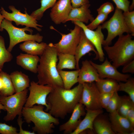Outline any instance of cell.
I'll list each match as a JSON object with an SVG mask.
<instances>
[{
  "label": "cell",
  "instance_id": "f1b7e54d",
  "mask_svg": "<svg viewBox=\"0 0 134 134\" xmlns=\"http://www.w3.org/2000/svg\"><path fill=\"white\" fill-rule=\"evenodd\" d=\"M57 0H40L41 6L33 11L31 15L37 20L41 19L44 12L49 8L52 7Z\"/></svg>",
  "mask_w": 134,
  "mask_h": 134
},
{
  "label": "cell",
  "instance_id": "7dc6e473",
  "mask_svg": "<svg viewBox=\"0 0 134 134\" xmlns=\"http://www.w3.org/2000/svg\"><path fill=\"white\" fill-rule=\"evenodd\" d=\"M2 110H5V109L4 106L0 102V113H1Z\"/></svg>",
  "mask_w": 134,
  "mask_h": 134
},
{
  "label": "cell",
  "instance_id": "603a6c76",
  "mask_svg": "<svg viewBox=\"0 0 134 134\" xmlns=\"http://www.w3.org/2000/svg\"><path fill=\"white\" fill-rule=\"evenodd\" d=\"M47 44L44 42H38L34 40L26 41L19 45V48L27 54L41 56L44 51Z\"/></svg>",
  "mask_w": 134,
  "mask_h": 134
},
{
  "label": "cell",
  "instance_id": "484cf974",
  "mask_svg": "<svg viewBox=\"0 0 134 134\" xmlns=\"http://www.w3.org/2000/svg\"><path fill=\"white\" fill-rule=\"evenodd\" d=\"M58 57L59 62L57 67L58 70L65 68L76 69V62L74 55L58 53Z\"/></svg>",
  "mask_w": 134,
  "mask_h": 134
},
{
  "label": "cell",
  "instance_id": "f35d334b",
  "mask_svg": "<svg viewBox=\"0 0 134 134\" xmlns=\"http://www.w3.org/2000/svg\"><path fill=\"white\" fill-rule=\"evenodd\" d=\"M114 92L100 93V101L102 108L106 109L109 101Z\"/></svg>",
  "mask_w": 134,
  "mask_h": 134
},
{
  "label": "cell",
  "instance_id": "8992f818",
  "mask_svg": "<svg viewBox=\"0 0 134 134\" xmlns=\"http://www.w3.org/2000/svg\"><path fill=\"white\" fill-rule=\"evenodd\" d=\"M28 89L8 96H0V102L4 106L7 114L3 119L12 121L18 115L22 116V111L28 97Z\"/></svg>",
  "mask_w": 134,
  "mask_h": 134
},
{
  "label": "cell",
  "instance_id": "30bf717a",
  "mask_svg": "<svg viewBox=\"0 0 134 134\" xmlns=\"http://www.w3.org/2000/svg\"><path fill=\"white\" fill-rule=\"evenodd\" d=\"M9 8L12 12L9 13L3 8L1 7L0 12L4 19L10 21H13L17 26L21 25L29 27L34 28L40 32L41 29L39 27L43 26L37 24V20L31 15L28 14L25 9V13H21L20 10L16 9L13 6H9Z\"/></svg>",
  "mask_w": 134,
  "mask_h": 134
},
{
  "label": "cell",
  "instance_id": "d6986e66",
  "mask_svg": "<svg viewBox=\"0 0 134 134\" xmlns=\"http://www.w3.org/2000/svg\"><path fill=\"white\" fill-rule=\"evenodd\" d=\"M90 6V4L88 3L78 7H72L65 23L71 21H78L87 24L89 21H92L94 18L91 14L89 8Z\"/></svg>",
  "mask_w": 134,
  "mask_h": 134
},
{
  "label": "cell",
  "instance_id": "8fae6325",
  "mask_svg": "<svg viewBox=\"0 0 134 134\" xmlns=\"http://www.w3.org/2000/svg\"><path fill=\"white\" fill-rule=\"evenodd\" d=\"M83 90L79 102L85 109L95 110L102 109L100 101V93L95 82L82 84Z\"/></svg>",
  "mask_w": 134,
  "mask_h": 134
},
{
  "label": "cell",
  "instance_id": "c3c4849f",
  "mask_svg": "<svg viewBox=\"0 0 134 134\" xmlns=\"http://www.w3.org/2000/svg\"><path fill=\"white\" fill-rule=\"evenodd\" d=\"M2 71L1 69L0 68V72Z\"/></svg>",
  "mask_w": 134,
  "mask_h": 134
},
{
  "label": "cell",
  "instance_id": "2e32d148",
  "mask_svg": "<svg viewBox=\"0 0 134 134\" xmlns=\"http://www.w3.org/2000/svg\"><path fill=\"white\" fill-rule=\"evenodd\" d=\"M84 107L81 103H78L71 113L69 119L59 126V131H63L65 134H71L76 129L81 121V117L86 114Z\"/></svg>",
  "mask_w": 134,
  "mask_h": 134
},
{
  "label": "cell",
  "instance_id": "277c9868",
  "mask_svg": "<svg viewBox=\"0 0 134 134\" xmlns=\"http://www.w3.org/2000/svg\"><path fill=\"white\" fill-rule=\"evenodd\" d=\"M119 36L114 45L104 46L103 49L112 64L117 68L134 59V40L131 34Z\"/></svg>",
  "mask_w": 134,
  "mask_h": 134
},
{
  "label": "cell",
  "instance_id": "74e56055",
  "mask_svg": "<svg viewBox=\"0 0 134 134\" xmlns=\"http://www.w3.org/2000/svg\"><path fill=\"white\" fill-rule=\"evenodd\" d=\"M115 4L116 8L123 12L129 11L130 1L128 0H112Z\"/></svg>",
  "mask_w": 134,
  "mask_h": 134
},
{
  "label": "cell",
  "instance_id": "60d3db41",
  "mask_svg": "<svg viewBox=\"0 0 134 134\" xmlns=\"http://www.w3.org/2000/svg\"><path fill=\"white\" fill-rule=\"evenodd\" d=\"M122 72L123 73H134V60L129 62L123 66Z\"/></svg>",
  "mask_w": 134,
  "mask_h": 134
},
{
  "label": "cell",
  "instance_id": "4316f807",
  "mask_svg": "<svg viewBox=\"0 0 134 134\" xmlns=\"http://www.w3.org/2000/svg\"><path fill=\"white\" fill-rule=\"evenodd\" d=\"M95 83L100 93L118 91L119 83L114 79L108 78H101Z\"/></svg>",
  "mask_w": 134,
  "mask_h": 134
},
{
  "label": "cell",
  "instance_id": "7bdbcfd3",
  "mask_svg": "<svg viewBox=\"0 0 134 134\" xmlns=\"http://www.w3.org/2000/svg\"><path fill=\"white\" fill-rule=\"evenodd\" d=\"M72 7L76 8L89 3V0H70Z\"/></svg>",
  "mask_w": 134,
  "mask_h": 134
},
{
  "label": "cell",
  "instance_id": "8d00e7d4",
  "mask_svg": "<svg viewBox=\"0 0 134 134\" xmlns=\"http://www.w3.org/2000/svg\"><path fill=\"white\" fill-rule=\"evenodd\" d=\"M114 10V7L111 3L107 2L102 5L97 9L99 13H102L108 15Z\"/></svg>",
  "mask_w": 134,
  "mask_h": 134
},
{
  "label": "cell",
  "instance_id": "e575fe53",
  "mask_svg": "<svg viewBox=\"0 0 134 134\" xmlns=\"http://www.w3.org/2000/svg\"><path fill=\"white\" fill-rule=\"evenodd\" d=\"M108 15L99 13L95 18L86 26L88 29L92 30L96 29L101 24L103 23L107 19L108 17Z\"/></svg>",
  "mask_w": 134,
  "mask_h": 134
},
{
  "label": "cell",
  "instance_id": "ffe728a7",
  "mask_svg": "<svg viewBox=\"0 0 134 134\" xmlns=\"http://www.w3.org/2000/svg\"><path fill=\"white\" fill-rule=\"evenodd\" d=\"M85 116L81 120L76 129L71 134H79L87 129L94 131L93 123L96 118L103 112L102 109L92 110L85 109Z\"/></svg>",
  "mask_w": 134,
  "mask_h": 134
},
{
  "label": "cell",
  "instance_id": "1f68e13d",
  "mask_svg": "<svg viewBox=\"0 0 134 134\" xmlns=\"http://www.w3.org/2000/svg\"><path fill=\"white\" fill-rule=\"evenodd\" d=\"M132 102L129 96H120L117 112L121 115L126 118L127 111Z\"/></svg>",
  "mask_w": 134,
  "mask_h": 134
},
{
  "label": "cell",
  "instance_id": "83f0119b",
  "mask_svg": "<svg viewBox=\"0 0 134 134\" xmlns=\"http://www.w3.org/2000/svg\"><path fill=\"white\" fill-rule=\"evenodd\" d=\"M0 77L3 83V88L0 90V96H6L14 94L15 91L9 75L1 71L0 72Z\"/></svg>",
  "mask_w": 134,
  "mask_h": 134
},
{
  "label": "cell",
  "instance_id": "f546056e",
  "mask_svg": "<svg viewBox=\"0 0 134 134\" xmlns=\"http://www.w3.org/2000/svg\"><path fill=\"white\" fill-rule=\"evenodd\" d=\"M13 58L10 52L6 48L3 38L0 35V68L2 69L4 63L11 61Z\"/></svg>",
  "mask_w": 134,
  "mask_h": 134
},
{
  "label": "cell",
  "instance_id": "3957f363",
  "mask_svg": "<svg viewBox=\"0 0 134 134\" xmlns=\"http://www.w3.org/2000/svg\"><path fill=\"white\" fill-rule=\"evenodd\" d=\"M44 106L34 105L31 107H24L22 116L28 124L33 122V131L38 134H51L54 132V125L60 124L59 119L44 111Z\"/></svg>",
  "mask_w": 134,
  "mask_h": 134
},
{
  "label": "cell",
  "instance_id": "5bb4252c",
  "mask_svg": "<svg viewBox=\"0 0 134 134\" xmlns=\"http://www.w3.org/2000/svg\"><path fill=\"white\" fill-rule=\"evenodd\" d=\"M72 7L70 0H59L51 10L52 20L56 24L65 23Z\"/></svg>",
  "mask_w": 134,
  "mask_h": 134
},
{
  "label": "cell",
  "instance_id": "9c48e42d",
  "mask_svg": "<svg viewBox=\"0 0 134 134\" xmlns=\"http://www.w3.org/2000/svg\"><path fill=\"white\" fill-rule=\"evenodd\" d=\"M82 29L75 24L73 30L67 34L60 33L61 39L58 43L54 44L58 53L74 55L76 47L79 42Z\"/></svg>",
  "mask_w": 134,
  "mask_h": 134
},
{
  "label": "cell",
  "instance_id": "7402d4cb",
  "mask_svg": "<svg viewBox=\"0 0 134 134\" xmlns=\"http://www.w3.org/2000/svg\"><path fill=\"white\" fill-rule=\"evenodd\" d=\"M15 93L22 92L29 87L30 80L28 76L21 71H16L9 75Z\"/></svg>",
  "mask_w": 134,
  "mask_h": 134
},
{
  "label": "cell",
  "instance_id": "6da1fadb",
  "mask_svg": "<svg viewBox=\"0 0 134 134\" xmlns=\"http://www.w3.org/2000/svg\"><path fill=\"white\" fill-rule=\"evenodd\" d=\"M83 88L82 84H80L70 89L62 87L52 88L46 99L47 111L56 118L64 119L79 102Z\"/></svg>",
  "mask_w": 134,
  "mask_h": 134
},
{
  "label": "cell",
  "instance_id": "836d02e7",
  "mask_svg": "<svg viewBox=\"0 0 134 134\" xmlns=\"http://www.w3.org/2000/svg\"><path fill=\"white\" fill-rule=\"evenodd\" d=\"M117 91H115L111 98L107 106L106 109L109 113H111L116 111L120 99L119 96Z\"/></svg>",
  "mask_w": 134,
  "mask_h": 134
},
{
  "label": "cell",
  "instance_id": "4fadbf2b",
  "mask_svg": "<svg viewBox=\"0 0 134 134\" xmlns=\"http://www.w3.org/2000/svg\"><path fill=\"white\" fill-rule=\"evenodd\" d=\"M72 22L81 28L86 37L94 46L98 53V59L100 62H103L105 57L102 46L104 39L101 25L99 26L96 30L94 31L88 29L82 22L78 21H74Z\"/></svg>",
  "mask_w": 134,
  "mask_h": 134
},
{
  "label": "cell",
  "instance_id": "4dcf8cb0",
  "mask_svg": "<svg viewBox=\"0 0 134 134\" xmlns=\"http://www.w3.org/2000/svg\"><path fill=\"white\" fill-rule=\"evenodd\" d=\"M125 83H119L118 91H122L127 93L131 100L134 102V79L131 77Z\"/></svg>",
  "mask_w": 134,
  "mask_h": 134
},
{
  "label": "cell",
  "instance_id": "ac0fdd59",
  "mask_svg": "<svg viewBox=\"0 0 134 134\" xmlns=\"http://www.w3.org/2000/svg\"><path fill=\"white\" fill-rule=\"evenodd\" d=\"M78 76V84L96 82L100 80L101 78L98 73L89 61L86 60L83 61Z\"/></svg>",
  "mask_w": 134,
  "mask_h": 134
},
{
  "label": "cell",
  "instance_id": "d4e9b609",
  "mask_svg": "<svg viewBox=\"0 0 134 134\" xmlns=\"http://www.w3.org/2000/svg\"><path fill=\"white\" fill-rule=\"evenodd\" d=\"M79 69L72 71L58 70L62 80L64 87L70 89L78 82V78Z\"/></svg>",
  "mask_w": 134,
  "mask_h": 134
},
{
  "label": "cell",
  "instance_id": "5b68a950",
  "mask_svg": "<svg viewBox=\"0 0 134 134\" xmlns=\"http://www.w3.org/2000/svg\"><path fill=\"white\" fill-rule=\"evenodd\" d=\"M3 29L7 32L10 38L9 45L7 50L11 52L14 47L17 44L29 40H34L40 43L42 41L43 36L39 33L32 34L33 30L26 26L19 28L14 26L12 21L4 19L1 25V31Z\"/></svg>",
  "mask_w": 134,
  "mask_h": 134
},
{
  "label": "cell",
  "instance_id": "7a4b0ae2",
  "mask_svg": "<svg viewBox=\"0 0 134 134\" xmlns=\"http://www.w3.org/2000/svg\"><path fill=\"white\" fill-rule=\"evenodd\" d=\"M58 52L54 44H47L40 56L37 66V77L39 84L48 85L52 88L64 87L63 82L57 70Z\"/></svg>",
  "mask_w": 134,
  "mask_h": 134
},
{
  "label": "cell",
  "instance_id": "cb8c5ba5",
  "mask_svg": "<svg viewBox=\"0 0 134 134\" xmlns=\"http://www.w3.org/2000/svg\"><path fill=\"white\" fill-rule=\"evenodd\" d=\"M102 114L98 115L94 121V131L98 134H115L109 119Z\"/></svg>",
  "mask_w": 134,
  "mask_h": 134
},
{
  "label": "cell",
  "instance_id": "b9f144b4",
  "mask_svg": "<svg viewBox=\"0 0 134 134\" xmlns=\"http://www.w3.org/2000/svg\"><path fill=\"white\" fill-rule=\"evenodd\" d=\"M22 116H18L17 122L18 125L19 127V132L18 134H34L35 133L34 132H31L28 131L23 130L22 128V125L24 122L22 121Z\"/></svg>",
  "mask_w": 134,
  "mask_h": 134
},
{
  "label": "cell",
  "instance_id": "d6a6232c",
  "mask_svg": "<svg viewBox=\"0 0 134 134\" xmlns=\"http://www.w3.org/2000/svg\"><path fill=\"white\" fill-rule=\"evenodd\" d=\"M123 15L125 24L130 34L134 35V11L123 12Z\"/></svg>",
  "mask_w": 134,
  "mask_h": 134
},
{
  "label": "cell",
  "instance_id": "f6af8a7d",
  "mask_svg": "<svg viewBox=\"0 0 134 134\" xmlns=\"http://www.w3.org/2000/svg\"><path fill=\"white\" fill-rule=\"evenodd\" d=\"M134 8V0H132L131 4L130 5L129 10L130 11L133 10Z\"/></svg>",
  "mask_w": 134,
  "mask_h": 134
},
{
  "label": "cell",
  "instance_id": "44dd1931",
  "mask_svg": "<svg viewBox=\"0 0 134 134\" xmlns=\"http://www.w3.org/2000/svg\"><path fill=\"white\" fill-rule=\"evenodd\" d=\"M40 58L37 55L20 53L16 57L17 64L24 69L33 73H37Z\"/></svg>",
  "mask_w": 134,
  "mask_h": 134
},
{
  "label": "cell",
  "instance_id": "bcb514c9",
  "mask_svg": "<svg viewBox=\"0 0 134 134\" xmlns=\"http://www.w3.org/2000/svg\"><path fill=\"white\" fill-rule=\"evenodd\" d=\"M3 83L2 79L0 77V90L3 87Z\"/></svg>",
  "mask_w": 134,
  "mask_h": 134
},
{
  "label": "cell",
  "instance_id": "ee69618b",
  "mask_svg": "<svg viewBox=\"0 0 134 134\" xmlns=\"http://www.w3.org/2000/svg\"><path fill=\"white\" fill-rule=\"evenodd\" d=\"M1 9H0V31H1V24L2 23V22L4 19V18L2 16V15L0 11H1Z\"/></svg>",
  "mask_w": 134,
  "mask_h": 134
},
{
  "label": "cell",
  "instance_id": "52a82bcc",
  "mask_svg": "<svg viewBox=\"0 0 134 134\" xmlns=\"http://www.w3.org/2000/svg\"><path fill=\"white\" fill-rule=\"evenodd\" d=\"M101 26L102 29H106L107 31V37L102 44L104 46L110 45L112 40L117 36L125 33L130 34L124 21L123 11L116 7L112 17Z\"/></svg>",
  "mask_w": 134,
  "mask_h": 134
},
{
  "label": "cell",
  "instance_id": "d590c367",
  "mask_svg": "<svg viewBox=\"0 0 134 134\" xmlns=\"http://www.w3.org/2000/svg\"><path fill=\"white\" fill-rule=\"evenodd\" d=\"M16 128L6 124L0 123V134H18Z\"/></svg>",
  "mask_w": 134,
  "mask_h": 134
},
{
  "label": "cell",
  "instance_id": "e0dca14e",
  "mask_svg": "<svg viewBox=\"0 0 134 134\" xmlns=\"http://www.w3.org/2000/svg\"><path fill=\"white\" fill-rule=\"evenodd\" d=\"M91 51L93 52L95 54L94 59H98L99 56L93 44L86 37L82 29L79 41L74 55L76 62V69H80L79 62L80 59Z\"/></svg>",
  "mask_w": 134,
  "mask_h": 134
},
{
  "label": "cell",
  "instance_id": "7c38bea8",
  "mask_svg": "<svg viewBox=\"0 0 134 134\" xmlns=\"http://www.w3.org/2000/svg\"><path fill=\"white\" fill-rule=\"evenodd\" d=\"M90 63L97 70L100 78H108L117 81L126 82L130 77V75L119 72L117 68L111 64L107 58L101 64H96L91 61Z\"/></svg>",
  "mask_w": 134,
  "mask_h": 134
},
{
  "label": "cell",
  "instance_id": "ab89813d",
  "mask_svg": "<svg viewBox=\"0 0 134 134\" xmlns=\"http://www.w3.org/2000/svg\"><path fill=\"white\" fill-rule=\"evenodd\" d=\"M126 118L134 127V102H132L127 112Z\"/></svg>",
  "mask_w": 134,
  "mask_h": 134
},
{
  "label": "cell",
  "instance_id": "9a60e30c",
  "mask_svg": "<svg viewBox=\"0 0 134 134\" xmlns=\"http://www.w3.org/2000/svg\"><path fill=\"white\" fill-rule=\"evenodd\" d=\"M109 117L112 129L115 134H134V127L127 118L121 115L116 111L109 113Z\"/></svg>",
  "mask_w": 134,
  "mask_h": 134
},
{
  "label": "cell",
  "instance_id": "ba28073f",
  "mask_svg": "<svg viewBox=\"0 0 134 134\" xmlns=\"http://www.w3.org/2000/svg\"><path fill=\"white\" fill-rule=\"evenodd\" d=\"M52 88L48 85L40 84L34 81H31L29 88V94L24 107H30L35 104L41 105L45 106V111H47L48 106L46 99Z\"/></svg>",
  "mask_w": 134,
  "mask_h": 134
}]
</instances>
